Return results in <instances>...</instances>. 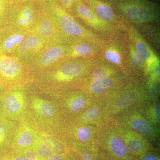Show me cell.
Masks as SVG:
<instances>
[{"label":"cell","instance_id":"6da1fadb","mask_svg":"<svg viewBox=\"0 0 160 160\" xmlns=\"http://www.w3.org/2000/svg\"><path fill=\"white\" fill-rule=\"evenodd\" d=\"M65 59L33 76L31 86L39 92L52 98L63 92L79 89L97 61Z\"/></svg>","mask_w":160,"mask_h":160},{"label":"cell","instance_id":"7a4b0ae2","mask_svg":"<svg viewBox=\"0 0 160 160\" xmlns=\"http://www.w3.org/2000/svg\"><path fill=\"white\" fill-rule=\"evenodd\" d=\"M23 121L38 132L59 135L67 122L59 106L54 100L50 101L41 97L29 90V86L27 112Z\"/></svg>","mask_w":160,"mask_h":160},{"label":"cell","instance_id":"3957f363","mask_svg":"<svg viewBox=\"0 0 160 160\" xmlns=\"http://www.w3.org/2000/svg\"><path fill=\"white\" fill-rule=\"evenodd\" d=\"M52 15L60 36L67 44L78 40H86L101 46L105 38L83 26L71 13L63 9L52 0L45 3Z\"/></svg>","mask_w":160,"mask_h":160},{"label":"cell","instance_id":"277c9868","mask_svg":"<svg viewBox=\"0 0 160 160\" xmlns=\"http://www.w3.org/2000/svg\"><path fill=\"white\" fill-rule=\"evenodd\" d=\"M109 3L126 22L135 27L159 22V6L150 0H112Z\"/></svg>","mask_w":160,"mask_h":160},{"label":"cell","instance_id":"5b68a950","mask_svg":"<svg viewBox=\"0 0 160 160\" xmlns=\"http://www.w3.org/2000/svg\"><path fill=\"white\" fill-rule=\"evenodd\" d=\"M98 59L116 68L129 81L135 79L129 68L126 32L120 31L109 37L105 38L101 46Z\"/></svg>","mask_w":160,"mask_h":160},{"label":"cell","instance_id":"8992f818","mask_svg":"<svg viewBox=\"0 0 160 160\" xmlns=\"http://www.w3.org/2000/svg\"><path fill=\"white\" fill-rule=\"evenodd\" d=\"M145 86L139 80L128 81L105 103V111L107 118L110 116L128 110L141 102L146 96Z\"/></svg>","mask_w":160,"mask_h":160},{"label":"cell","instance_id":"52a82bcc","mask_svg":"<svg viewBox=\"0 0 160 160\" xmlns=\"http://www.w3.org/2000/svg\"><path fill=\"white\" fill-rule=\"evenodd\" d=\"M33 76L25 62L0 52V85L6 89L30 85Z\"/></svg>","mask_w":160,"mask_h":160},{"label":"cell","instance_id":"ba28073f","mask_svg":"<svg viewBox=\"0 0 160 160\" xmlns=\"http://www.w3.org/2000/svg\"><path fill=\"white\" fill-rule=\"evenodd\" d=\"M29 85L6 89L0 98L3 117L16 122L24 121L28 106Z\"/></svg>","mask_w":160,"mask_h":160},{"label":"cell","instance_id":"9c48e42d","mask_svg":"<svg viewBox=\"0 0 160 160\" xmlns=\"http://www.w3.org/2000/svg\"><path fill=\"white\" fill-rule=\"evenodd\" d=\"M39 10V4L34 1L9 5L3 26L31 31L37 20Z\"/></svg>","mask_w":160,"mask_h":160},{"label":"cell","instance_id":"30bf717a","mask_svg":"<svg viewBox=\"0 0 160 160\" xmlns=\"http://www.w3.org/2000/svg\"><path fill=\"white\" fill-rule=\"evenodd\" d=\"M52 99L59 106L67 122L74 119L94 102L80 89L66 92Z\"/></svg>","mask_w":160,"mask_h":160},{"label":"cell","instance_id":"8fae6325","mask_svg":"<svg viewBox=\"0 0 160 160\" xmlns=\"http://www.w3.org/2000/svg\"><path fill=\"white\" fill-rule=\"evenodd\" d=\"M68 44L63 42L49 43L36 56L26 62L32 76L65 60Z\"/></svg>","mask_w":160,"mask_h":160},{"label":"cell","instance_id":"7c38bea8","mask_svg":"<svg viewBox=\"0 0 160 160\" xmlns=\"http://www.w3.org/2000/svg\"><path fill=\"white\" fill-rule=\"evenodd\" d=\"M129 81L123 74L86 83L80 87L94 101L105 102Z\"/></svg>","mask_w":160,"mask_h":160},{"label":"cell","instance_id":"4fadbf2b","mask_svg":"<svg viewBox=\"0 0 160 160\" xmlns=\"http://www.w3.org/2000/svg\"><path fill=\"white\" fill-rule=\"evenodd\" d=\"M71 14L81 21L83 26L105 38L122 31L103 22L83 0H75Z\"/></svg>","mask_w":160,"mask_h":160},{"label":"cell","instance_id":"5bb4252c","mask_svg":"<svg viewBox=\"0 0 160 160\" xmlns=\"http://www.w3.org/2000/svg\"><path fill=\"white\" fill-rule=\"evenodd\" d=\"M98 126L81 124L67 121L63 126L60 135L68 144L83 146L97 139Z\"/></svg>","mask_w":160,"mask_h":160},{"label":"cell","instance_id":"9a60e30c","mask_svg":"<svg viewBox=\"0 0 160 160\" xmlns=\"http://www.w3.org/2000/svg\"><path fill=\"white\" fill-rule=\"evenodd\" d=\"M125 32L145 62L146 77L150 72L160 66L159 57L155 53L149 43L133 25L127 23Z\"/></svg>","mask_w":160,"mask_h":160},{"label":"cell","instance_id":"2e32d148","mask_svg":"<svg viewBox=\"0 0 160 160\" xmlns=\"http://www.w3.org/2000/svg\"><path fill=\"white\" fill-rule=\"evenodd\" d=\"M31 31L38 36L47 44L63 42L55 21L45 3L39 4L37 20Z\"/></svg>","mask_w":160,"mask_h":160},{"label":"cell","instance_id":"e0dca14e","mask_svg":"<svg viewBox=\"0 0 160 160\" xmlns=\"http://www.w3.org/2000/svg\"><path fill=\"white\" fill-rule=\"evenodd\" d=\"M83 1L103 22L118 30L125 31L127 22L118 14L110 3L101 0Z\"/></svg>","mask_w":160,"mask_h":160},{"label":"cell","instance_id":"ac0fdd59","mask_svg":"<svg viewBox=\"0 0 160 160\" xmlns=\"http://www.w3.org/2000/svg\"><path fill=\"white\" fill-rule=\"evenodd\" d=\"M28 32L9 26H1L0 52L13 56Z\"/></svg>","mask_w":160,"mask_h":160},{"label":"cell","instance_id":"d6986e66","mask_svg":"<svg viewBox=\"0 0 160 160\" xmlns=\"http://www.w3.org/2000/svg\"><path fill=\"white\" fill-rule=\"evenodd\" d=\"M39 135V132L28 123L19 122L10 146L12 152L32 148Z\"/></svg>","mask_w":160,"mask_h":160},{"label":"cell","instance_id":"ffe728a7","mask_svg":"<svg viewBox=\"0 0 160 160\" xmlns=\"http://www.w3.org/2000/svg\"><path fill=\"white\" fill-rule=\"evenodd\" d=\"M121 125L124 128L137 132L143 137L155 138L157 132L154 126L142 115L136 112H131L125 115Z\"/></svg>","mask_w":160,"mask_h":160},{"label":"cell","instance_id":"44dd1931","mask_svg":"<svg viewBox=\"0 0 160 160\" xmlns=\"http://www.w3.org/2000/svg\"><path fill=\"white\" fill-rule=\"evenodd\" d=\"M100 45L86 40H78L68 44L65 59H98Z\"/></svg>","mask_w":160,"mask_h":160},{"label":"cell","instance_id":"7402d4cb","mask_svg":"<svg viewBox=\"0 0 160 160\" xmlns=\"http://www.w3.org/2000/svg\"><path fill=\"white\" fill-rule=\"evenodd\" d=\"M47 44L34 32L29 31L13 56L26 63L36 56Z\"/></svg>","mask_w":160,"mask_h":160},{"label":"cell","instance_id":"603a6c76","mask_svg":"<svg viewBox=\"0 0 160 160\" xmlns=\"http://www.w3.org/2000/svg\"><path fill=\"white\" fill-rule=\"evenodd\" d=\"M107 119L105 102L94 101L85 111L71 121L81 124L99 126Z\"/></svg>","mask_w":160,"mask_h":160},{"label":"cell","instance_id":"cb8c5ba5","mask_svg":"<svg viewBox=\"0 0 160 160\" xmlns=\"http://www.w3.org/2000/svg\"><path fill=\"white\" fill-rule=\"evenodd\" d=\"M120 74H122L114 66L101 62L98 59L97 62L87 73L81 86L86 83L92 81L111 77Z\"/></svg>","mask_w":160,"mask_h":160},{"label":"cell","instance_id":"d4e9b609","mask_svg":"<svg viewBox=\"0 0 160 160\" xmlns=\"http://www.w3.org/2000/svg\"><path fill=\"white\" fill-rule=\"evenodd\" d=\"M127 47L129 55V68L132 77L136 80L144 79L146 77V64L128 36Z\"/></svg>","mask_w":160,"mask_h":160},{"label":"cell","instance_id":"484cf974","mask_svg":"<svg viewBox=\"0 0 160 160\" xmlns=\"http://www.w3.org/2000/svg\"><path fill=\"white\" fill-rule=\"evenodd\" d=\"M121 127L128 152L133 155L139 154L142 152L145 148L146 142L144 137L132 130Z\"/></svg>","mask_w":160,"mask_h":160},{"label":"cell","instance_id":"4316f807","mask_svg":"<svg viewBox=\"0 0 160 160\" xmlns=\"http://www.w3.org/2000/svg\"><path fill=\"white\" fill-rule=\"evenodd\" d=\"M19 123L5 118L0 120V152L10 150Z\"/></svg>","mask_w":160,"mask_h":160},{"label":"cell","instance_id":"83f0119b","mask_svg":"<svg viewBox=\"0 0 160 160\" xmlns=\"http://www.w3.org/2000/svg\"><path fill=\"white\" fill-rule=\"evenodd\" d=\"M38 132L54 154L65 155L68 152L67 143L59 135L43 132Z\"/></svg>","mask_w":160,"mask_h":160},{"label":"cell","instance_id":"f1b7e54d","mask_svg":"<svg viewBox=\"0 0 160 160\" xmlns=\"http://www.w3.org/2000/svg\"><path fill=\"white\" fill-rule=\"evenodd\" d=\"M32 149L41 160H46L54 154L51 148L41 137L39 133Z\"/></svg>","mask_w":160,"mask_h":160},{"label":"cell","instance_id":"f546056e","mask_svg":"<svg viewBox=\"0 0 160 160\" xmlns=\"http://www.w3.org/2000/svg\"><path fill=\"white\" fill-rule=\"evenodd\" d=\"M147 119L153 126L158 125L160 123V103H154L152 104L147 109Z\"/></svg>","mask_w":160,"mask_h":160},{"label":"cell","instance_id":"4dcf8cb0","mask_svg":"<svg viewBox=\"0 0 160 160\" xmlns=\"http://www.w3.org/2000/svg\"><path fill=\"white\" fill-rule=\"evenodd\" d=\"M9 6L7 0H0V26H4L7 9Z\"/></svg>","mask_w":160,"mask_h":160},{"label":"cell","instance_id":"1f68e13d","mask_svg":"<svg viewBox=\"0 0 160 160\" xmlns=\"http://www.w3.org/2000/svg\"><path fill=\"white\" fill-rule=\"evenodd\" d=\"M63 9L71 13L75 0H52Z\"/></svg>","mask_w":160,"mask_h":160},{"label":"cell","instance_id":"d6a6232c","mask_svg":"<svg viewBox=\"0 0 160 160\" xmlns=\"http://www.w3.org/2000/svg\"><path fill=\"white\" fill-rule=\"evenodd\" d=\"M12 152L16 154L24 156L31 160H41L32 148H28V149H24L20 151Z\"/></svg>","mask_w":160,"mask_h":160},{"label":"cell","instance_id":"836d02e7","mask_svg":"<svg viewBox=\"0 0 160 160\" xmlns=\"http://www.w3.org/2000/svg\"><path fill=\"white\" fill-rule=\"evenodd\" d=\"M0 160H11L10 150L0 152Z\"/></svg>","mask_w":160,"mask_h":160},{"label":"cell","instance_id":"e575fe53","mask_svg":"<svg viewBox=\"0 0 160 160\" xmlns=\"http://www.w3.org/2000/svg\"><path fill=\"white\" fill-rule=\"evenodd\" d=\"M11 160H31L21 155L16 154L11 151Z\"/></svg>","mask_w":160,"mask_h":160},{"label":"cell","instance_id":"d590c367","mask_svg":"<svg viewBox=\"0 0 160 160\" xmlns=\"http://www.w3.org/2000/svg\"><path fill=\"white\" fill-rule=\"evenodd\" d=\"M46 160H68L65 155L54 154Z\"/></svg>","mask_w":160,"mask_h":160},{"label":"cell","instance_id":"8d00e7d4","mask_svg":"<svg viewBox=\"0 0 160 160\" xmlns=\"http://www.w3.org/2000/svg\"><path fill=\"white\" fill-rule=\"evenodd\" d=\"M142 160H159L155 155L151 154L144 155L142 158Z\"/></svg>","mask_w":160,"mask_h":160},{"label":"cell","instance_id":"74e56055","mask_svg":"<svg viewBox=\"0 0 160 160\" xmlns=\"http://www.w3.org/2000/svg\"><path fill=\"white\" fill-rule=\"evenodd\" d=\"M82 160H94L91 154L86 152H83L81 154Z\"/></svg>","mask_w":160,"mask_h":160},{"label":"cell","instance_id":"f35d334b","mask_svg":"<svg viewBox=\"0 0 160 160\" xmlns=\"http://www.w3.org/2000/svg\"><path fill=\"white\" fill-rule=\"evenodd\" d=\"M7 1L9 5H11V4L26 2L30 1H33V0H7Z\"/></svg>","mask_w":160,"mask_h":160},{"label":"cell","instance_id":"ab89813d","mask_svg":"<svg viewBox=\"0 0 160 160\" xmlns=\"http://www.w3.org/2000/svg\"><path fill=\"white\" fill-rule=\"evenodd\" d=\"M49 1H50V0H33L34 2H36V3H38V4L45 3Z\"/></svg>","mask_w":160,"mask_h":160},{"label":"cell","instance_id":"60d3db41","mask_svg":"<svg viewBox=\"0 0 160 160\" xmlns=\"http://www.w3.org/2000/svg\"><path fill=\"white\" fill-rule=\"evenodd\" d=\"M6 89L4 88L2 86L0 85V97L2 96L4 92L6 91Z\"/></svg>","mask_w":160,"mask_h":160},{"label":"cell","instance_id":"b9f144b4","mask_svg":"<svg viewBox=\"0 0 160 160\" xmlns=\"http://www.w3.org/2000/svg\"><path fill=\"white\" fill-rule=\"evenodd\" d=\"M3 118H4L3 117L2 113V108H1V103H0V120L2 119Z\"/></svg>","mask_w":160,"mask_h":160},{"label":"cell","instance_id":"7bdbcfd3","mask_svg":"<svg viewBox=\"0 0 160 160\" xmlns=\"http://www.w3.org/2000/svg\"><path fill=\"white\" fill-rule=\"evenodd\" d=\"M101 1H105V2H110L112 0H101Z\"/></svg>","mask_w":160,"mask_h":160},{"label":"cell","instance_id":"ee69618b","mask_svg":"<svg viewBox=\"0 0 160 160\" xmlns=\"http://www.w3.org/2000/svg\"><path fill=\"white\" fill-rule=\"evenodd\" d=\"M1 26H0V32H1Z\"/></svg>","mask_w":160,"mask_h":160}]
</instances>
